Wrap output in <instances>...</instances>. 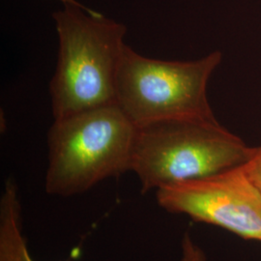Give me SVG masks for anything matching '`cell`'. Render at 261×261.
Here are the masks:
<instances>
[{"label":"cell","instance_id":"obj_3","mask_svg":"<svg viewBox=\"0 0 261 261\" xmlns=\"http://www.w3.org/2000/svg\"><path fill=\"white\" fill-rule=\"evenodd\" d=\"M223 61L221 50L193 60H161L123 50L116 82V105L141 128L172 120H216L208 84Z\"/></svg>","mask_w":261,"mask_h":261},{"label":"cell","instance_id":"obj_2","mask_svg":"<svg viewBox=\"0 0 261 261\" xmlns=\"http://www.w3.org/2000/svg\"><path fill=\"white\" fill-rule=\"evenodd\" d=\"M136 135L116 103L55 119L47 134L46 192L75 196L130 171Z\"/></svg>","mask_w":261,"mask_h":261},{"label":"cell","instance_id":"obj_4","mask_svg":"<svg viewBox=\"0 0 261 261\" xmlns=\"http://www.w3.org/2000/svg\"><path fill=\"white\" fill-rule=\"evenodd\" d=\"M252 147L216 120H172L137 128L130 171L141 193L243 166Z\"/></svg>","mask_w":261,"mask_h":261},{"label":"cell","instance_id":"obj_7","mask_svg":"<svg viewBox=\"0 0 261 261\" xmlns=\"http://www.w3.org/2000/svg\"><path fill=\"white\" fill-rule=\"evenodd\" d=\"M242 168L248 178L261 194V145L252 147L251 155Z\"/></svg>","mask_w":261,"mask_h":261},{"label":"cell","instance_id":"obj_8","mask_svg":"<svg viewBox=\"0 0 261 261\" xmlns=\"http://www.w3.org/2000/svg\"><path fill=\"white\" fill-rule=\"evenodd\" d=\"M59 1H61L64 5L70 4V5H75V6H84L83 4H81L80 2H77L76 0H59Z\"/></svg>","mask_w":261,"mask_h":261},{"label":"cell","instance_id":"obj_1","mask_svg":"<svg viewBox=\"0 0 261 261\" xmlns=\"http://www.w3.org/2000/svg\"><path fill=\"white\" fill-rule=\"evenodd\" d=\"M58 37L49 82L55 119L116 103V82L127 28L84 6L67 4L53 14Z\"/></svg>","mask_w":261,"mask_h":261},{"label":"cell","instance_id":"obj_5","mask_svg":"<svg viewBox=\"0 0 261 261\" xmlns=\"http://www.w3.org/2000/svg\"><path fill=\"white\" fill-rule=\"evenodd\" d=\"M156 198L168 212L261 242V194L242 166L162 187Z\"/></svg>","mask_w":261,"mask_h":261},{"label":"cell","instance_id":"obj_6","mask_svg":"<svg viewBox=\"0 0 261 261\" xmlns=\"http://www.w3.org/2000/svg\"><path fill=\"white\" fill-rule=\"evenodd\" d=\"M19 190L13 178L4 187L0 200V261H35L22 232ZM182 261H197L186 257Z\"/></svg>","mask_w":261,"mask_h":261}]
</instances>
